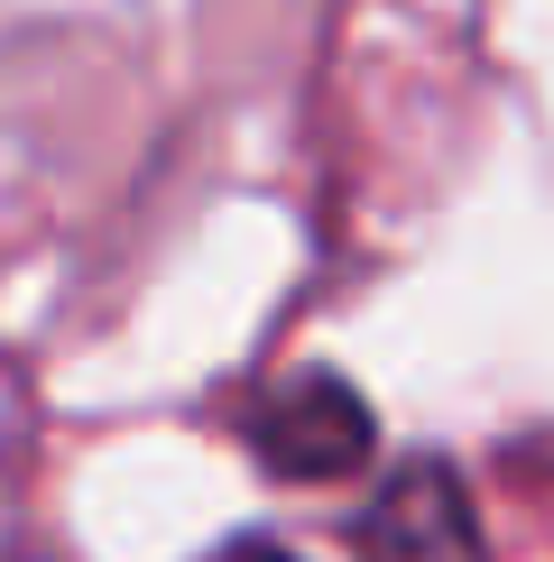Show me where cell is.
I'll use <instances>...</instances> for the list:
<instances>
[{
    "label": "cell",
    "mask_w": 554,
    "mask_h": 562,
    "mask_svg": "<svg viewBox=\"0 0 554 562\" xmlns=\"http://www.w3.org/2000/svg\"><path fill=\"white\" fill-rule=\"evenodd\" d=\"M241 442L268 480H296V488H323V480H352L369 452H379V415L352 379L333 369H287L250 396L241 415Z\"/></svg>",
    "instance_id": "6da1fadb"
},
{
    "label": "cell",
    "mask_w": 554,
    "mask_h": 562,
    "mask_svg": "<svg viewBox=\"0 0 554 562\" xmlns=\"http://www.w3.org/2000/svg\"><path fill=\"white\" fill-rule=\"evenodd\" d=\"M352 562H490L480 507L444 452H416L369 488V507L352 517Z\"/></svg>",
    "instance_id": "7a4b0ae2"
},
{
    "label": "cell",
    "mask_w": 554,
    "mask_h": 562,
    "mask_svg": "<svg viewBox=\"0 0 554 562\" xmlns=\"http://www.w3.org/2000/svg\"><path fill=\"white\" fill-rule=\"evenodd\" d=\"M203 562H296L287 544H268V535H231V544H213Z\"/></svg>",
    "instance_id": "3957f363"
}]
</instances>
